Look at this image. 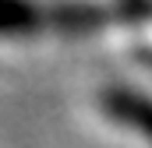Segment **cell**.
<instances>
[{
  "mask_svg": "<svg viewBox=\"0 0 152 148\" xmlns=\"http://www.w3.org/2000/svg\"><path fill=\"white\" fill-rule=\"evenodd\" d=\"M99 102H103V110L113 123H120V127H127V131L152 141V95L117 85V88H106L99 95Z\"/></svg>",
  "mask_w": 152,
  "mask_h": 148,
  "instance_id": "7a4b0ae2",
  "label": "cell"
},
{
  "mask_svg": "<svg viewBox=\"0 0 152 148\" xmlns=\"http://www.w3.org/2000/svg\"><path fill=\"white\" fill-rule=\"evenodd\" d=\"M113 18V11L99 7V4H85V0H60L53 7H46V32L67 39H85L106 28V21Z\"/></svg>",
  "mask_w": 152,
  "mask_h": 148,
  "instance_id": "6da1fadb",
  "label": "cell"
},
{
  "mask_svg": "<svg viewBox=\"0 0 152 148\" xmlns=\"http://www.w3.org/2000/svg\"><path fill=\"white\" fill-rule=\"evenodd\" d=\"M46 32V7L39 0H0V39H36Z\"/></svg>",
  "mask_w": 152,
  "mask_h": 148,
  "instance_id": "3957f363",
  "label": "cell"
}]
</instances>
